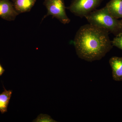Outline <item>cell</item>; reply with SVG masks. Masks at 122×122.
Instances as JSON below:
<instances>
[{
  "label": "cell",
  "instance_id": "6da1fadb",
  "mask_svg": "<svg viewBox=\"0 0 122 122\" xmlns=\"http://www.w3.org/2000/svg\"><path fill=\"white\" fill-rule=\"evenodd\" d=\"M74 44L79 57L89 62L102 59L113 46L107 30L90 24L79 28Z\"/></svg>",
  "mask_w": 122,
  "mask_h": 122
},
{
  "label": "cell",
  "instance_id": "7a4b0ae2",
  "mask_svg": "<svg viewBox=\"0 0 122 122\" xmlns=\"http://www.w3.org/2000/svg\"><path fill=\"white\" fill-rule=\"evenodd\" d=\"M85 17L89 24L105 29L116 35L122 32L120 20L112 16L106 6L100 9L94 10Z\"/></svg>",
  "mask_w": 122,
  "mask_h": 122
},
{
  "label": "cell",
  "instance_id": "3957f363",
  "mask_svg": "<svg viewBox=\"0 0 122 122\" xmlns=\"http://www.w3.org/2000/svg\"><path fill=\"white\" fill-rule=\"evenodd\" d=\"M44 5L47 10V13L42 20L48 16L51 15L63 24H69L70 19L66 13L64 0H45Z\"/></svg>",
  "mask_w": 122,
  "mask_h": 122
},
{
  "label": "cell",
  "instance_id": "277c9868",
  "mask_svg": "<svg viewBox=\"0 0 122 122\" xmlns=\"http://www.w3.org/2000/svg\"><path fill=\"white\" fill-rule=\"evenodd\" d=\"M103 0H73L67 8L77 16L85 17L100 5Z\"/></svg>",
  "mask_w": 122,
  "mask_h": 122
},
{
  "label": "cell",
  "instance_id": "5b68a950",
  "mask_svg": "<svg viewBox=\"0 0 122 122\" xmlns=\"http://www.w3.org/2000/svg\"><path fill=\"white\" fill-rule=\"evenodd\" d=\"M18 15L13 3L10 0H0V17L6 20L11 21L14 20Z\"/></svg>",
  "mask_w": 122,
  "mask_h": 122
},
{
  "label": "cell",
  "instance_id": "8992f818",
  "mask_svg": "<svg viewBox=\"0 0 122 122\" xmlns=\"http://www.w3.org/2000/svg\"><path fill=\"white\" fill-rule=\"evenodd\" d=\"M109 63L112 71V76L114 81H122V57H112Z\"/></svg>",
  "mask_w": 122,
  "mask_h": 122
},
{
  "label": "cell",
  "instance_id": "52a82bcc",
  "mask_svg": "<svg viewBox=\"0 0 122 122\" xmlns=\"http://www.w3.org/2000/svg\"><path fill=\"white\" fill-rule=\"evenodd\" d=\"M36 0H14V6L18 13L27 12L30 11Z\"/></svg>",
  "mask_w": 122,
  "mask_h": 122
},
{
  "label": "cell",
  "instance_id": "ba28073f",
  "mask_svg": "<svg viewBox=\"0 0 122 122\" xmlns=\"http://www.w3.org/2000/svg\"><path fill=\"white\" fill-rule=\"evenodd\" d=\"M106 7L114 17L122 18V0H111Z\"/></svg>",
  "mask_w": 122,
  "mask_h": 122
},
{
  "label": "cell",
  "instance_id": "9c48e42d",
  "mask_svg": "<svg viewBox=\"0 0 122 122\" xmlns=\"http://www.w3.org/2000/svg\"><path fill=\"white\" fill-rule=\"evenodd\" d=\"M12 93V91L7 90L5 89L4 91L0 94V112L1 113L7 112Z\"/></svg>",
  "mask_w": 122,
  "mask_h": 122
},
{
  "label": "cell",
  "instance_id": "30bf717a",
  "mask_svg": "<svg viewBox=\"0 0 122 122\" xmlns=\"http://www.w3.org/2000/svg\"><path fill=\"white\" fill-rule=\"evenodd\" d=\"M112 45L122 50V32L119 33L112 41Z\"/></svg>",
  "mask_w": 122,
  "mask_h": 122
},
{
  "label": "cell",
  "instance_id": "8fae6325",
  "mask_svg": "<svg viewBox=\"0 0 122 122\" xmlns=\"http://www.w3.org/2000/svg\"><path fill=\"white\" fill-rule=\"evenodd\" d=\"M4 69L3 68L0 63V76H1L5 72Z\"/></svg>",
  "mask_w": 122,
  "mask_h": 122
},
{
  "label": "cell",
  "instance_id": "7c38bea8",
  "mask_svg": "<svg viewBox=\"0 0 122 122\" xmlns=\"http://www.w3.org/2000/svg\"><path fill=\"white\" fill-rule=\"evenodd\" d=\"M120 21H121V24H122V20H120Z\"/></svg>",
  "mask_w": 122,
  "mask_h": 122
},
{
  "label": "cell",
  "instance_id": "4fadbf2b",
  "mask_svg": "<svg viewBox=\"0 0 122 122\" xmlns=\"http://www.w3.org/2000/svg\"><path fill=\"white\" fill-rule=\"evenodd\" d=\"M12 0L13 2V1H14V0Z\"/></svg>",
  "mask_w": 122,
  "mask_h": 122
}]
</instances>
